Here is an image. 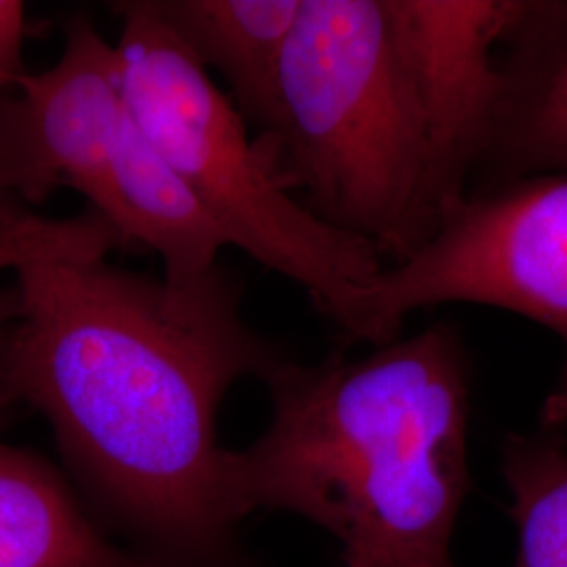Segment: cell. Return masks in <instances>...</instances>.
I'll use <instances>...</instances> for the list:
<instances>
[{"label":"cell","mask_w":567,"mask_h":567,"mask_svg":"<svg viewBox=\"0 0 567 567\" xmlns=\"http://www.w3.org/2000/svg\"><path fill=\"white\" fill-rule=\"evenodd\" d=\"M21 313L0 339V383L53 426L84 487L185 564L227 550L240 519L217 419L227 391L280 355L246 324L221 269L175 286L105 257L16 271Z\"/></svg>","instance_id":"obj_1"},{"label":"cell","mask_w":567,"mask_h":567,"mask_svg":"<svg viewBox=\"0 0 567 567\" xmlns=\"http://www.w3.org/2000/svg\"><path fill=\"white\" fill-rule=\"evenodd\" d=\"M261 437L229 450L240 517L280 508L341 545L344 567H456L452 538L473 489L471 372L461 334L433 324L362 358H278Z\"/></svg>","instance_id":"obj_2"},{"label":"cell","mask_w":567,"mask_h":567,"mask_svg":"<svg viewBox=\"0 0 567 567\" xmlns=\"http://www.w3.org/2000/svg\"><path fill=\"white\" fill-rule=\"evenodd\" d=\"M257 142L311 215L393 264L450 213L385 0H301Z\"/></svg>","instance_id":"obj_3"},{"label":"cell","mask_w":567,"mask_h":567,"mask_svg":"<svg viewBox=\"0 0 567 567\" xmlns=\"http://www.w3.org/2000/svg\"><path fill=\"white\" fill-rule=\"evenodd\" d=\"M122 89L143 133L161 150L204 210L252 261L299 284L343 330L355 295L383 257L322 224L278 177L234 102L156 16L150 0L112 2Z\"/></svg>","instance_id":"obj_4"},{"label":"cell","mask_w":567,"mask_h":567,"mask_svg":"<svg viewBox=\"0 0 567 567\" xmlns=\"http://www.w3.org/2000/svg\"><path fill=\"white\" fill-rule=\"evenodd\" d=\"M446 303L498 307L545 326L564 344L540 429L567 431V173L526 175L466 196L410 257L355 295L349 341L391 343L412 311Z\"/></svg>","instance_id":"obj_5"},{"label":"cell","mask_w":567,"mask_h":567,"mask_svg":"<svg viewBox=\"0 0 567 567\" xmlns=\"http://www.w3.org/2000/svg\"><path fill=\"white\" fill-rule=\"evenodd\" d=\"M128 121L116 42L74 16L58 61L0 91V224L60 189L79 192L110 221Z\"/></svg>","instance_id":"obj_6"},{"label":"cell","mask_w":567,"mask_h":567,"mask_svg":"<svg viewBox=\"0 0 567 567\" xmlns=\"http://www.w3.org/2000/svg\"><path fill=\"white\" fill-rule=\"evenodd\" d=\"M534 2L385 0L386 16L425 116L450 210L466 198L473 166L487 156L505 95L501 42Z\"/></svg>","instance_id":"obj_7"},{"label":"cell","mask_w":567,"mask_h":567,"mask_svg":"<svg viewBox=\"0 0 567 567\" xmlns=\"http://www.w3.org/2000/svg\"><path fill=\"white\" fill-rule=\"evenodd\" d=\"M185 51L217 72L243 118L267 137L278 121V76L301 0H150Z\"/></svg>","instance_id":"obj_8"},{"label":"cell","mask_w":567,"mask_h":567,"mask_svg":"<svg viewBox=\"0 0 567 567\" xmlns=\"http://www.w3.org/2000/svg\"><path fill=\"white\" fill-rule=\"evenodd\" d=\"M131 110V107H128ZM114 210L110 224L124 246H143L163 259V278L187 286L219 269L224 234L200 200L143 133L131 112L114 158Z\"/></svg>","instance_id":"obj_9"},{"label":"cell","mask_w":567,"mask_h":567,"mask_svg":"<svg viewBox=\"0 0 567 567\" xmlns=\"http://www.w3.org/2000/svg\"><path fill=\"white\" fill-rule=\"evenodd\" d=\"M13 400L0 383V416ZM0 567H168L112 547L39 456L0 440Z\"/></svg>","instance_id":"obj_10"},{"label":"cell","mask_w":567,"mask_h":567,"mask_svg":"<svg viewBox=\"0 0 567 567\" xmlns=\"http://www.w3.org/2000/svg\"><path fill=\"white\" fill-rule=\"evenodd\" d=\"M513 41L487 154L522 177L567 173V2H534Z\"/></svg>","instance_id":"obj_11"},{"label":"cell","mask_w":567,"mask_h":567,"mask_svg":"<svg viewBox=\"0 0 567 567\" xmlns=\"http://www.w3.org/2000/svg\"><path fill=\"white\" fill-rule=\"evenodd\" d=\"M501 473L517 527L513 567H567L566 433H511L501 447Z\"/></svg>","instance_id":"obj_12"},{"label":"cell","mask_w":567,"mask_h":567,"mask_svg":"<svg viewBox=\"0 0 567 567\" xmlns=\"http://www.w3.org/2000/svg\"><path fill=\"white\" fill-rule=\"evenodd\" d=\"M121 246V234L93 208L61 221L30 213L18 221L0 225V271L11 269L16 274L23 265L47 257H107L110 250Z\"/></svg>","instance_id":"obj_13"},{"label":"cell","mask_w":567,"mask_h":567,"mask_svg":"<svg viewBox=\"0 0 567 567\" xmlns=\"http://www.w3.org/2000/svg\"><path fill=\"white\" fill-rule=\"evenodd\" d=\"M28 37L25 7L20 0H0V91L28 74L23 47Z\"/></svg>","instance_id":"obj_14"},{"label":"cell","mask_w":567,"mask_h":567,"mask_svg":"<svg viewBox=\"0 0 567 567\" xmlns=\"http://www.w3.org/2000/svg\"><path fill=\"white\" fill-rule=\"evenodd\" d=\"M21 295L18 284L9 288H0V339L7 334V330L20 318Z\"/></svg>","instance_id":"obj_15"}]
</instances>
